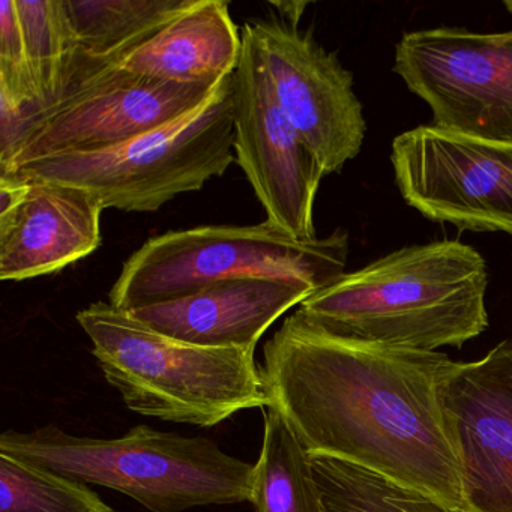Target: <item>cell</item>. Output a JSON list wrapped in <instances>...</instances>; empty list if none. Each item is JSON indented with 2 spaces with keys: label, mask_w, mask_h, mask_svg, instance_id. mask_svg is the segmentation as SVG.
<instances>
[{
  "label": "cell",
  "mask_w": 512,
  "mask_h": 512,
  "mask_svg": "<svg viewBox=\"0 0 512 512\" xmlns=\"http://www.w3.org/2000/svg\"><path fill=\"white\" fill-rule=\"evenodd\" d=\"M269 5L277 10L278 17L284 22L299 25V20H301L305 8L308 7V2H271Z\"/></svg>",
  "instance_id": "22"
},
{
  "label": "cell",
  "mask_w": 512,
  "mask_h": 512,
  "mask_svg": "<svg viewBox=\"0 0 512 512\" xmlns=\"http://www.w3.org/2000/svg\"><path fill=\"white\" fill-rule=\"evenodd\" d=\"M503 7H505L512 16V0H503Z\"/></svg>",
  "instance_id": "23"
},
{
  "label": "cell",
  "mask_w": 512,
  "mask_h": 512,
  "mask_svg": "<svg viewBox=\"0 0 512 512\" xmlns=\"http://www.w3.org/2000/svg\"><path fill=\"white\" fill-rule=\"evenodd\" d=\"M263 427L251 493L256 512H323L311 455L274 409H266Z\"/></svg>",
  "instance_id": "17"
},
{
  "label": "cell",
  "mask_w": 512,
  "mask_h": 512,
  "mask_svg": "<svg viewBox=\"0 0 512 512\" xmlns=\"http://www.w3.org/2000/svg\"><path fill=\"white\" fill-rule=\"evenodd\" d=\"M242 32L256 44L287 121L325 175L340 172L361 151L367 130L352 73L311 32L280 17L250 20Z\"/></svg>",
  "instance_id": "10"
},
{
  "label": "cell",
  "mask_w": 512,
  "mask_h": 512,
  "mask_svg": "<svg viewBox=\"0 0 512 512\" xmlns=\"http://www.w3.org/2000/svg\"><path fill=\"white\" fill-rule=\"evenodd\" d=\"M244 38L229 2L196 0L184 14L113 67L166 82L217 85L241 61Z\"/></svg>",
  "instance_id": "15"
},
{
  "label": "cell",
  "mask_w": 512,
  "mask_h": 512,
  "mask_svg": "<svg viewBox=\"0 0 512 512\" xmlns=\"http://www.w3.org/2000/svg\"><path fill=\"white\" fill-rule=\"evenodd\" d=\"M311 295L313 290L289 281L239 278L131 313L155 331L185 343L256 347L283 314Z\"/></svg>",
  "instance_id": "14"
},
{
  "label": "cell",
  "mask_w": 512,
  "mask_h": 512,
  "mask_svg": "<svg viewBox=\"0 0 512 512\" xmlns=\"http://www.w3.org/2000/svg\"><path fill=\"white\" fill-rule=\"evenodd\" d=\"M0 95L25 107L26 121L40 110V95L32 77L16 0L0 4Z\"/></svg>",
  "instance_id": "21"
},
{
  "label": "cell",
  "mask_w": 512,
  "mask_h": 512,
  "mask_svg": "<svg viewBox=\"0 0 512 512\" xmlns=\"http://www.w3.org/2000/svg\"><path fill=\"white\" fill-rule=\"evenodd\" d=\"M349 235L301 242L263 223L200 226L148 239L124 263L109 293L119 310L161 304L193 295L211 284L239 278H272L314 293L344 275Z\"/></svg>",
  "instance_id": "6"
},
{
  "label": "cell",
  "mask_w": 512,
  "mask_h": 512,
  "mask_svg": "<svg viewBox=\"0 0 512 512\" xmlns=\"http://www.w3.org/2000/svg\"><path fill=\"white\" fill-rule=\"evenodd\" d=\"M394 71L430 106L431 127L512 143V31L409 32L395 47Z\"/></svg>",
  "instance_id": "7"
},
{
  "label": "cell",
  "mask_w": 512,
  "mask_h": 512,
  "mask_svg": "<svg viewBox=\"0 0 512 512\" xmlns=\"http://www.w3.org/2000/svg\"><path fill=\"white\" fill-rule=\"evenodd\" d=\"M0 452L86 484L121 491L151 512L251 502L254 464L203 436L137 425L113 439L79 437L55 425L5 431Z\"/></svg>",
  "instance_id": "4"
},
{
  "label": "cell",
  "mask_w": 512,
  "mask_h": 512,
  "mask_svg": "<svg viewBox=\"0 0 512 512\" xmlns=\"http://www.w3.org/2000/svg\"><path fill=\"white\" fill-rule=\"evenodd\" d=\"M269 409L310 455L380 473L463 509L440 401L445 353L332 337L296 313L263 347Z\"/></svg>",
  "instance_id": "1"
},
{
  "label": "cell",
  "mask_w": 512,
  "mask_h": 512,
  "mask_svg": "<svg viewBox=\"0 0 512 512\" xmlns=\"http://www.w3.org/2000/svg\"><path fill=\"white\" fill-rule=\"evenodd\" d=\"M407 205L437 223L512 236V143L418 127L392 142Z\"/></svg>",
  "instance_id": "9"
},
{
  "label": "cell",
  "mask_w": 512,
  "mask_h": 512,
  "mask_svg": "<svg viewBox=\"0 0 512 512\" xmlns=\"http://www.w3.org/2000/svg\"><path fill=\"white\" fill-rule=\"evenodd\" d=\"M235 161L232 74L199 107L157 130L103 151L38 158L0 175L77 188L104 209L155 212L221 178Z\"/></svg>",
  "instance_id": "5"
},
{
  "label": "cell",
  "mask_w": 512,
  "mask_h": 512,
  "mask_svg": "<svg viewBox=\"0 0 512 512\" xmlns=\"http://www.w3.org/2000/svg\"><path fill=\"white\" fill-rule=\"evenodd\" d=\"M194 4L196 0H64L79 47L68 94L139 49Z\"/></svg>",
  "instance_id": "16"
},
{
  "label": "cell",
  "mask_w": 512,
  "mask_h": 512,
  "mask_svg": "<svg viewBox=\"0 0 512 512\" xmlns=\"http://www.w3.org/2000/svg\"><path fill=\"white\" fill-rule=\"evenodd\" d=\"M103 211L85 191L31 181L25 202L0 215V278L32 280L91 256L101 245Z\"/></svg>",
  "instance_id": "13"
},
{
  "label": "cell",
  "mask_w": 512,
  "mask_h": 512,
  "mask_svg": "<svg viewBox=\"0 0 512 512\" xmlns=\"http://www.w3.org/2000/svg\"><path fill=\"white\" fill-rule=\"evenodd\" d=\"M215 86L166 82L106 68L80 83L61 103L29 118L10 157L0 164V173L38 158L115 148L187 115Z\"/></svg>",
  "instance_id": "8"
},
{
  "label": "cell",
  "mask_w": 512,
  "mask_h": 512,
  "mask_svg": "<svg viewBox=\"0 0 512 512\" xmlns=\"http://www.w3.org/2000/svg\"><path fill=\"white\" fill-rule=\"evenodd\" d=\"M440 401L457 454L466 512H512V341L452 362Z\"/></svg>",
  "instance_id": "12"
},
{
  "label": "cell",
  "mask_w": 512,
  "mask_h": 512,
  "mask_svg": "<svg viewBox=\"0 0 512 512\" xmlns=\"http://www.w3.org/2000/svg\"><path fill=\"white\" fill-rule=\"evenodd\" d=\"M0 512H119L86 482L0 452Z\"/></svg>",
  "instance_id": "20"
},
{
  "label": "cell",
  "mask_w": 512,
  "mask_h": 512,
  "mask_svg": "<svg viewBox=\"0 0 512 512\" xmlns=\"http://www.w3.org/2000/svg\"><path fill=\"white\" fill-rule=\"evenodd\" d=\"M487 263L457 241L412 245L305 299L299 314L332 337L436 352L488 328Z\"/></svg>",
  "instance_id": "2"
},
{
  "label": "cell",
  "mask_w": 512,
  "mask_h": 512,
  "mask_svg": "<svg viewBox=\"0 0 512 512\" xmlns=\"http://www.w3.org/2000/svg\"><path fill=\"white\" fill-rule=\"evenodd\" d=\"M242 38L233 74L236 163L265 209L266 223L298 241H314V203L325 172L275 101L256 44L245 32Z\"/></svg>",
  "instance_id": "11"
},
{
  "label": "cell",
  "mask_w": 512,
  "mask_h": 512,
  "mask_svg": "<svg viewBox=\"0 0 512 512\" xmlns=\"http://www.w3.org/2000/svg\"><path fill=\"white\" fill-rule=\"evenodd\" d=\"M323 512H466L356 464L311 455Z\"/></svg>",
  "instance_id": "19"
},
{
  "label": "cell",
  "mask_w": 512,
  "mask_h": 512,
  "mask_svg": "<svg viewBox=\"0 0 512 512\" xmlns=\"http://www.w3.org/2000/svg\"><path fill=\"white\" fill-rule=\"evenodd\" d=\"M16 7L40 95V113L61 103L73 86L79 47L64 0H16Z\"/></svg>",
  "instance_id": "18"
},
{
  "label": "cell",
  "mask_w": 512,
  "mask_h": 512,
  "mask_svg": "<svg viewBox=\"0 0 512 512\" xmlns=\"http://www.w3.org/2000/svg\"><path fill=\"white\" fill-rule=\"evenodd\" d=\"M76 319L107 382L139 415L209 428L271 403L256 347L185 343L110 302H94Z\"/></svg>",
  "instance_id": "3"
}]
</instances>
